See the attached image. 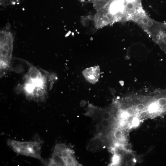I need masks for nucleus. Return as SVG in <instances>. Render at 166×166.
<instances>
[{
	"label": "nucleus",
	"mask_w": 166,
	"mask_h": 166,
	"mask_svg": "<svg viewBox=\"0 0 166 166\" xmlns=\"http://www.w3.org/2000/svg\"><path fill=\"white\" fill-rule=\"evenodd\" d=\"M123 134L122 132L120 130H117L114 132V136L116 139L120 140L122 139Z\"/></svg>",
	"instance_id": "nucleus-8"
},
{
	"label": "nucleus",
	"mask_w": 166,
	"mask_h": 166,
	"mask_svg": "<svg viewBox=\"0 0 166 166\" xmlns=\"http://www.w3.org/2000/svg\"><path fill=\"white\" fill-rule=\"evenodd\" d=\"M133 124L134 125H137L139 123V121L137 118H135L134 119L133 121Z\"/></svg>",
	"instance_id": "nucleus-12"
},
{
	"label": "nucleus",
	"mask_w": 166,
	"mask_h": 166,
	"mask_svg": "<svg viewBox=\"0 0 166 166\" xmlns=\"http://www.w3.org/2000/svg\"><path fill=\"white\" fill-rule=\"evenodd\" d=\"M87 1H91L92 0H87Z\"/></svg>",
	"instance_id": "nucleus-13"
},
{
	"label": "nucleus",
	"mask_w": 166,
	"mask_h": 166,
	"mask_svg": "<svg viewBox=\"0 0 166 166\" xmlns=\"http://www.w3.org/2000/svg\"><path fill=\"white\" fill-rule=\"evenodd\" d=\"M138 24L166 54V22L156 21L147 15Z\"/></svg>",
	"instance_id": "nucleus-2"
},
{
	"label": "nucleus",
	"mask_w": 166,
	"mask_h": 166,
	"mask_svg": "<svg viewBox=\"0 0 166 166\" xmlns=\"http://www.w3.org/2000/svg\"><path fill=\"white\" fill-rule=\"evenodd\" d=\"M75 152L65 143H58L55 147L52 157L42 162L48 166H80L75 155Z\"/></svg>",
	"instance_id": "nucleus-4"
},
{
	"label": "nucleus",
	"mask_w": 166,
	"mask_h": 166,
	"mask_svg": "<svg viewBox=\"0 0 166 166\" xmlns=\"http://www.w3.org/2000/svg\"><path fill=\"white\" fill-rule=\"evenodd\" d=\"M136 108L138 111H143L144 110L145 108V106L143 104H138L136 106Z\"/></svg>",
	"instance_id": "nucleus-9"
},
{
	"label": "nucleus",
	"mask_w": 166,
	"mask_h": 166,
	"mask_svg": "<svg viewBox=\"0 0 166 166\" xmlns=\"http://www.w3.org/2000/svg\"><path fill=\"white\" fill-rule=\"evenodd\" d=\"M114 0H92L93 7L96 11L107 7Z\"/></svg>",
	"instance_id": "nucleus-7"
},
{
	"label": "nucleus",
	"mask_w": 166,
	"mask_h": 166,
	"mask_svg": "<svg viewBox=\"0 0 166 166\" xmlns=\"http://www.w3.org/2000/svg\"><path fill=\"white\" fill-rule=\"evenodd\" d=\"M85 79L90 83L95 84L99 81L100 77V68L99 66L88 68L82 72Z\"/></svg>",
	"instance_id": "nucleus-6"
},
{
	"label": "nucleus",
	"mask_w": 166,
	"mask_h": 166,
	"mask_svg": "<svg viewBox=\"0 0 166 166\" xmlns=\"http://www.w3.org/2000/svg\"><path fill=\"white\" fill-rule=\"evenodd\" d=\"M0 33V70L2 77L11 69L14 37L11 32L7 30H2Z\"/></svg>",
	"instance_id": "nucleus-3"
},
{
	"label": "nucleus",
	"mask_w": 166,
	"mask_h": 166,
	"mask_svg": "<svg viewBox=\"0 0 166 166\" xmlns=\"http://www.w3.org/2000/svg\"><path fill=\"white\" fill-rule=\"evenodd\" d=\"M57 80L55 74L31 66L24 76L21 83L18 86L16 91L23 93L29 100L44 102Z\"/></svg>",
	"instance_id": "nucleus-1"
},
{
	"label": "nucleus",
	"mask_w": 166,
	"mask_h": 166,
	"mask_svg": "<svg viewBox=\"0 0 166 166\" xmlns=\"http://www.w3.org/2000/svg\"><path fill=\"white\" fill-rule=\"evenodd\" d=\"M119 161V157L118 156L115 155L113 158V163L114 164H117L118 162Z\"/></svg>",
	"instance_id": "nucleus-11"
},
{
	"label": "nucleus",
	"mask_w": 166,
	"mask_h": 166,
	"mask_svg": "<svg viewBox=\"0 0 166 166\" xmlns=\"http://www.w3.org/2000/svg\"><path fill=\"white\" fill-rule=\"evenodd\" d=\"M134 112V110L132 108L130 107L128 108L126 110V112L128 114V115H131L133 114Z\"/></svg>",
	"instance_id": "nucleus-10"
},
{
	"label": "nucleus",
	"mask_w": 166,
	"mask_h": 166,
	"mask_svg": "<svg viewBox=\"0 0 166 166\" xmlns=\"http://www.w3.org/2000/svg\"><path fill=\"white\" fill-rule=\"evenodd\" d=\"M34 141H20L9 139L7 144L14 152L21 155L41 160V148L43 143L38 134L35 135Z\"/></svg>",
	"instance_id": "nucleus-5"
}]
</instances>
